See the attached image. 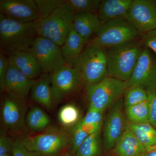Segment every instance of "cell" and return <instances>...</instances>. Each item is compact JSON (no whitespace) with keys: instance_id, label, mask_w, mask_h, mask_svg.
<instances>
[{"instance_id":"obj_1","label":"cell","mask_w":156,"mask_h":156,"mask_svg":"<svg viewBox=\"0 0 156 156\" xmlns=\"http://www.w3.org/2000/svg\"><path fill=\"white\" fill-rule=\"evenodd\" d=\"M37 21L24 23L16 21L0 13V47L5 55L27 50L38 37Z\"/></svg>"},{"instance_id":"obj_2","label":"cell","mask_w":156,"mask_h":156,"mask_svg":"<svg viewBox=\"0 0 156 156\" xmlns=\"http://www.w3.org/2000/svg\"><path fill=\"white\" fill-rule=\"evenodd\" d=\"M137 39L106 50L108 76L127 82L131 79L143 49Z\"/></svg>"},{"instance_id":"obj_3","label":"cell","mask_w":156,"mask_h":156,"mask_svg":"<svg viewBox=\"0 0 156 156\" xmlns=\"http://www.w3.org/2000/svg\"><path fill=\"white\" fill-rule=\"evenodd\" d=\"M73 67L82 86L85 87L99 83L108 76L106 49L89 43L76 59Z\"/></svg>"},{"instance_id":"obj_4","label":"cell","mask_w":156,"mask_h":156,"mask_svg":"<svg viewBox=\"0 0 156 156\" xmlns=\"http://www.w3.org/2000/svg\"><path fill=\"white\" fill-rule=\"evenodd\" d=\"M20 140L27 149L41 156H59L68 151L69 135L67 130L50 126L40 134Z\"/></svg>"},{"instance_id":"obj_5","label":"cell","mask_w":156,"mask_h":156,"mask_svg":"<svg viewBox=\"0 0 156 156\" xmlns=\"http://www.w3.org/2000/svg\"><path fill=\"white\" fill-rule=\"evenodd\" d=\"M75 13L65 4L37 24L38 36L49 39L61 47L73 26Z\"/></svg>"},{"instance_id":"obj_6","label":"cell","mask_w":156,"mask_h":156,"mask_svg":"<svg viewBox=\"0 0 156 156\" xmlns=\"http://www.w3.org/2000/svg\"><path fill=\"white\" fill-rule=\"evenodd\" d=\"M139 33L124 17L117 18L101 25L90 43L107 49L136 40Z\"/></svg>"},{"instance_id":"obj_7","label":"cell","mask_w":156,"mask_h":156,"mask_svg":"<svg viewBox=\"0 0 156 156\" xmlns=\"http://www.w3.org/2000/svg\"><path fill=\"white\" fill-rule=\"evenodd\" d=\"M85 88L89 106L104 112L122 98L127 88V82L108 76Z\"/></svg>"},{"instance_id":"obj_8","label":"cell","mask_w":156,"mask_h":156,"mask_svg":"<svg viewBox=\"0 0 156 156\" xmlns=\"http://www.w3.org/2000/svg\"><path fill=\"white\" fill-rule=\"evenodd\" d=\"M34 56L43 73H53L66 64L61 47L49 39L38 36L27 50Z\"/></svg>"},{"instance_id":"obj_9","label":"cell","mask_w":156,"mask_h":156,"mask_svg":"<svg viewBox=\"0 0 156 156\" xmlns=\"http://www.w3.org/2000/svg\"><path fill=\"white\" fill-rule=\"evenodd\" d=\"M124 100L121 98L111 107L105 120L103 128V147L105 153L111 151L126 131L128 126Z\"/></svg>"},{"instance_id":"obj_10","label":"cell","mask_w":156,"mask_h":156,"mask_svg":"<svg viewBox=\"0 0 156 156\" xmlns=\"http://www.w3.org/2000/svg\"><path fill=\"white\" fill-rule=\"evenodd\" d=\"M127 86V88L133 86L141 87L148 95L156 91V57L148 48L143 49Z\"/></svg>"},{"instance_id":"obj_11","label":"cell","mask_w":156,"mask_h":156,"mask_svg":"<svg viewBox=\"0 0 156 156\" xmlns=\"http://www.w3.org/2000/svg\"><path fill=\"white\" fill-rule=\"evenodd\" d=\"M125 18L143 34L156 28V0H132Z\"/></svg>"},{"instance_id":"obj_12","label":"cell","mask_w":156,"mask_h":156,"mask_svg":"<svg viewBox=\"0 0 156 156\" xmlns=\"http://www.w3.org/2000/svg\"><path fill=\"white\" fill-rule=\"evenodd\" d=\"M51 74V87L55 105L64 100L82 86L75 69L68 65Z\"/></svg>"},{"instance_id":"obj_13","label":"cell","mask_w":156,"mask_h":156,"mask_svg":"<svg viewBox=\"0 0 156 156\" xmlns=\"http://www.w3.org/2000/svg\"><path fill=\"white\" fill-rule=\"evenodd\" d=\"M27 106L24 101L7 95L2 103V121L7 129L14 132L22 131L25 127Z\"/></svg>"},{"instance_id":"obj_14","label":"cell","mask_w":156,"mask_h":156,"mask_svg":"<svg viewBox=\"0 0 156 156\" xmlns=\"http://www.w3.org/2000/svg\"><path fill=\"white\" fill-rule=\"evenodd\" d=\"M0 12L19 22H33L40 20L34 0H1Z\"/></svg>"},{"instance_id":"obj_15","label":"cell","mask_w":156,"mask_h":156,"mask_svg":"<svg viewBox=\"0 0 156 156\" xmlns=\"http://www.w3.org/2000/svg\"><path fill=\"white\" fill-rule=\"evenodd\" d=\"M35 80H32L9 64L5 80L4 91L8 95L24 101Z\"/></svg>"},{"instance_id":"obj_16","label":"cell","mask_w":156,"mask_h":156,"mask_svg":"<svg viewBox=\"0 0 156 156\" xmlns=\"http://www.w3.org/2000/svg\"><path fill=\"white\" fill-rule=\"evenodd\" d=\"M8 60L9 64L30 80H37L43 73L37 59L28 50H22L12 53L8 57Z\"/></svg>"},{"instance_id":"obj_17","label":"cell","mask_w":156,"mask_h":156,"mask_svg":"<svg viewBox=\"0 0 156 156\" xmlns=\"http://www.w3.org/2000/svg\"><path fill=\"white\" fill-rule=\"evenodd\" d=\"M33 100L48 110L55 106L51 87V73H43L34 81L31 89Z\"/></svg>"},{"instance_id":"obj_18","label":"cell","mask_w":156,"mask_h":156,"mask_svg":"<svg viewBox=\"0 0 156 156\" xmlns=\"http://www.w3.org/2000/svg\"><path fill=\"white\" fill-rule=\"evenodd\" d=\"M132 0H103L101 1L97 11L101 25L117 18L125 17Z\"/></svg>"},{"instance_id":"obj_19","label":"cell","mask_w":156,"mask_h":156,"mask_svg":"<svg viewBox=\"0 0 156 156\" xmlns=\"http://www.w3.org/2000/svg\"><path fill=\"white\" fill-rule=\"evenodd\" d=\"M101 26L97 14L78 13L75 14L73 27L87 42L92 35L97 34Z\"/></svg>"},{"instance_id":"obj_20","label":"cell","mask_w":156,"mask_h":156,"mask_svg":"<svg viewBox=\"0 0 156 156\" xmlns=\"http://www.w3.org/2000/svg\"><path fill=\"white\" fill-rule=\"evenodd\" d=\"M146 148L127 128L112 151L115 156H142Z\"/></svg>"},{"instance_id":"obj_21","label":"cell","mask_w":156,"mask_h":156,"mask_svg":"<svg viewBox=\"0 0 156 156\" xmlns=\"http://www.w3.org/2000/svg\"><path fill=\"white\" fill-rule=\"evenodd\" d=\"M72 27L61 47L62 53L66 64L73 66L74 62L82 53L87 43Z\"/></svg>"},{"instance_id":"obj_22","label":"cell","mask_w":156,"mask_h":156,"mask_svg":"<svg viewBox=\"0 0 156 156\" xmlns=\"http://www.w3.org/2000/svg\"><path fill=\"white\" fill-rule=\"evenodd\" d=\"M127 128L146 149L156 144V129L150 122L139 124L129 122Z\"/></svg>"},{"instance_id":"obj_23","label":"cell","mask_w":156,"mask_h":156,"mask_svg":"<svg viewBox=\"0 0 156 156\" xmlns=\"http://www.w3.org/2000/svg\"><path fill=\"white\" fill-rule=\"evenodd\" d=\"M50 118L43 110L34 107L28 112L26 117V125L31 131L41 132L50 126Z\"/></svg>"},{"instance_id":"obj_24","label":"cell","mask_w":156,"mask_h":156,"mask_svg":"<svg viewBox=\"0 0 156 156\" xmlns=\"http://www.w3.org/2000/svg\"><path fill=\"white\" fill-rule=\"evenodd\" d=\"M101 129L87 136L74 156H100L102 151Z\"/></svg>"},{"instance_id":"obj_25","label":"cell","mask_w":156,"mask_h":156,"mask_svg":"<svg viewBox=\"0 0 156 156\" xmlns=\"http://www.w3.org/2000/svg\"><path fill=\"white\" fill-rule=\"evenodd\" d=\"M125 114L129 122L139 124L149 122L148 101L125 108Z\"/></svg>"},{"instance_id":"obj_26","label":"cell","mask_w":156,"mask_h":156,"mask_svg":"<svg viewBox=\"0 0 156 156\" xmlns=\"http://www.w3.org/2000/svg\"><path fill=\"white\" fill-rule=\"evenodd\" d=\"M58 118L60 124L66 129L72 128L81 120L79 110L71 104L65 105L60 108Z\"/></svg>"},{"instance_id":"obj_27","label":"cell","mask_w":156,"mask_h":156,"mask_svg":"<svg viewBox=\"0 0 156 156\" xmlns=\"http://www.w3.org/2000/svg\"><path fill=\"white\" fill-rule=\"evenodd\" d=\"M125 108L147 101L148 95L144 89L138 86L128 87L123 94Z\"/></svg>"},{"instance_id":"obj_28","label":"cell","mask_w":156,"mask_h":156,"mask_svg":"<svg viewBox=\"0 0 156 156\" xmlns=\"http://www.w3.org/2000/svg\"><path fill=\"white\" fill-rule=\"evenodd\" d=\"M100 2V0H65V4L75 14L97 12Z\"/></svg>"},{"instance_id":"obj_29","label":"cell","mask_w":156,"mask_h":156,"mask_svg":"<svg viewBox=\"0 0 156 156\" xmlns=\"http://www.w3.org/2000/svg\"><path fill=\"white\" fill-rule=\"evenodd\" d=\"M80 121L72 128L67 129L69 135V144L68 152L73 156L75 155L78 149L89 135L82 128Z\"/></svg>"},{"instance_id":"obj_30","label":"cell","mask_w":156,"mask_h":156,"mask_svg":"<svg viewBox=\"0 0 156 156\" xmlns=\"http://www.w3.org/2000/svg\"><path fill=\"white\" fill-rule=\"evenodd\" d=\"M40 20L45 19L65 3V0H34Z\"/></svg>"},{"instance_id":"obj_31","label":"cell","mask_w":156,"mask_h":156,"mask_svg":"<svg viewBox=\"0 0 156 156\" xmlns=\"http://www.w3.org/2000/svg\"><path fill=\"white\" fill-rule=\"evenodd\" d=\"M104 112L89 106L86 115L81 119L84 124L102 126Z\"/></svg>"},{"instance_id":"obj_32","label":"cell","mask_w":156,"mask_h":156,"mask_svg":"<svg viewBox=\"0 0 156 156\" xmlns=\"http://www.w3.org/2000/svg\"><path fill=\"white\" fill-rule=\"evenodd\" d=\"M12 156H41L35 152L29 150L22 144L20 139L14 141Z\"/></svg>"},{"instance_id":"obj_33","label":"cell","mask_w":156,"mask_h":156,"mask_svg":"<svg viewBox=\"0 0 156 156\" xmlns=\"http://www.w3.org/2000/svg\"><path fill=\"white\" fill-rule=\"evenodd\" d=\"M14 141L5 133L0 136V156L7 154H12Z\"/></svg>"},{"instance_id":"obj_34","label":"cell","mask_w":156,"mask_h":156,"mask_svg":"<svg viewBox=\"0 0 156 156\" xmlns=\"http://www.w3.org/2000/svg\"><path fill=\"white\" fill-rule=\"evenodd\" d=\"M142 44L156 54V28L143 34Z\"/></svg>"},{"instance_id":"obj_35","label":"cell","mask_w":156,"mask_h":156,"mask_svg":"<svg viewBox=\"0 0 156 156\" xmlns=\"http://www.w3.org/2000/svg\"><path fill=\"white\" fill-rule=\"evenodd\" d=\"M9 66L8 58L6 57L4 53H0V88L1 92L4 91L5 80L8 67Z\"/></svg>"},{"instance_id":"obj_36","label":"cell","mask_w":156,"mask_h":156,"mask_svg":"<svg viewBox=\"0 0 156 156\" xmlns=\"http://www.w3.org/2000/svg\"><path fill=\"white\" fill-rule=\"evenodd\" d=\"M149 122L156 129V91L148 95Z\"/></svg>"},{"instance_id":"obj_37","label":"cell","mask_w":156,"mask_h":156,"mask_svg":"<svg viewBox=\"0 0 156 156\" xmlns=\"http://www.w3.org/2000/svg\"><path fill=\"white\" fill-rule=\"evenodd\" d=\"M142 156H156V144L146 149Z\"/></svg>"},{"instance_id":"obj_38","label":"cell","mask_w":156,"mask_h":156,"mask_svg":"<svg viewBox=\"0 0 156 156\" xmlns=\"http://www.w3.org/2000/svg\"><path fill=\"white\" fill-rule=\"evenodd\" d=\"M59 156H73L71 154L69 153V152L66 151V152L62 154H61V155Z\"/></svg>"},{"instance_id":"obj_39","label":"cell","mask_w":156,"mask_h":156,"mask_svg":"<svg viewBox=\"0 0 156 156\" xmlns=\"http://www.w3.org/2000/svg\"><path fill=\"white\" fill-rule=\"evenodd\" d=\"M2 156H12V154H7Z\"/></svg>"}]
</instances>
